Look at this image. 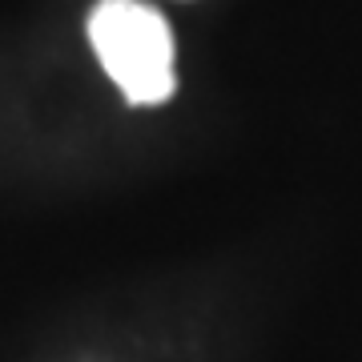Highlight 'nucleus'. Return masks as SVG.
<instances>
[{
	"mask_svg": "<svg viewBox=\"0 0 362 362\" xmlns=\"http://www.w3.org/2000/svg\"><path fill=\"white\" fill-rule=\"evenodd\" d=\"M89 40L129 105L173 97V33L157 8L141 0H101L89 13Z\"/></svg>",
	"mask_w": 362,
	"mask_h": 362,
	"instance_id": "nucleus-1",
	"label": "nucleus"
}]
</instances>
